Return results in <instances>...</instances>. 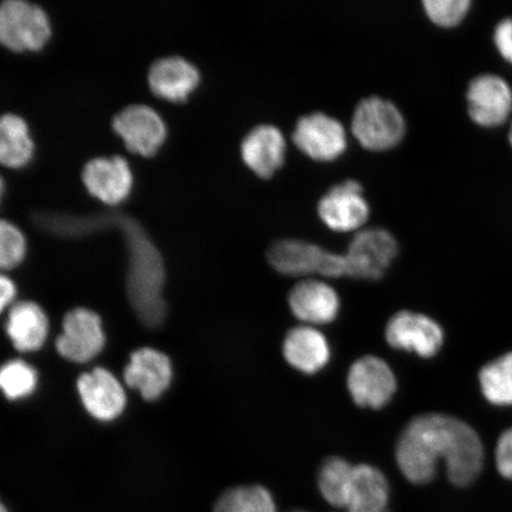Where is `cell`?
Instances as JSON below:
<instances>
[{
	"label": "cell",
	"instance_id": "8",
	"mask_svg": "<svg viewBox=\"0 0 512 512\" xmlns=\"http://www.w3.org/2000/svg\"><path fill=\"white\" fill-rule=\"evenodd\" d=\"M105 343V332L98 313L79 307L64 317L56 348L68 361L87 363L100 354Z\"/></svg>",
	"mask_w": 512,
	"mask_h": 512
},
{
	"label": "cell",
	"instance_id": "26",
	"mask_svg": "<svg viewBox=\"0 0 512 512\" xmlns=\"http://www.w3.org/2000/svg\"><path fill=\"white\" fill-rule=\"evenodd\" d=\"M214 512H277L273 497L259 485L229 489L216 502Z\"/></svg>",
	"mask_w": 512,
	"mask_h": 512
},
{
	"label": "cell",
	"instance_id": "18",
	"mask_svg": "<svg viewBox=\"0 0 512 512\" xmlns=\"http://www.w3.org/2000/svg\"><path fill=\"white\" fill-rule=\"evenodd\" d=\"M200 82V70L182 56L162 57L153 62L149 70L151 91L169 101L187 100Z\"/></svg>",
	"mask_w": 512,
	"mask_h": 512
},
{
	"label": "cell",
	"instance_id": "32",
	"mask_svg": "<svg viewBox=\"0 0 512 512\" xmlns=\"http://www.w3.org/2000/svg\"><path fill=\"white\" fill-rule=\"evenodd\" d=\"M17 288L9 277L0 273V313L8 307L16 298Z\"/></svg>",
	"mask_w": 512,
	"mask_h": 512
},
{
	"label": "cell",
	"instance_id": "9",
	"mask_svg": "<svg viewBox=\"0 0 512 512\" xmlns=\"http://www.w3.org/2000/svg\"><path fill=\"white\" fill-rule=\"evenodd\" d=\"M319 219L335 232H351L361 228L369 219L370 207L363 187L355 179L336 184L320 198Z\"/></svg>",
	"mask_w": 512,
	"mask_h": 512
},
{
	"label": "cell",
	"instance_id": "23",
	"mask_svg": "<svg viewBox=\"0 0 512 512\" xmlns=\"http://www.w3.org/2000/svg\"><path fill=\"white\" fill-rule=\"evenodd\" d=\"M35 143L27 121L21 115H0V163L19 168L34 156Z\"/></svg>",
	"mask_w": 512,
	"mask_h": 512
},
{
	"label": "cell",
	"instance_id": "34",
	"mask_svg": "<svg viewBox=\"0 0 512 512\" xmlns=\"http://www.w3.org/2000/svg\"><path fill=\"white\" fill-rule=\"evenodd\" d=\"M0 512H9L8 510H6L2 502H0Z\"/></svg>",
	"mask_w": 512,
	"mask_h": 512
},
{
	"label": "cell",
	"instance_id": "15",
	"mask_svg": "<svg viewBox=\"0 0 512 512\" xmlns=\"http://www.w3.org/2000/svg\"><path fill=\"white\" fill-rule=\"evenodd\" d=\"M172 375L170 358L152 348L133 351L124 373L127 386L147 401L158 400L169 389Z\"/></svg>",
	"mask_w": 512,
	"mask_h": 512
},
{
	"label": "cell",
	"instance_id": "36",
	"mask_svg": "<svg viewBox=\"0 0 512 512\" xmlns=\"http://www.w3.org/2000/svg\"><path fill=\"white\" fill-rule=\"evenodd\" d=\"M293 512H306V511H293Z\"/></svg>",
	"mask_w": 512,
	"mask_h": 512
},
{
	"label": "cell",
	"instance_id": "25",
	"mask_svg": "<svg viewBox=\"0 0 512 512\" xmlns=\"http://www.w3.org/2000/svg\"><path fill=\"white\" fill-rule=\"evenodd\" d=\"M479 382L492 405L512 406V352L486 364L480 370Z\"/></svg>",
	"mask_w": 512,
	"mask_h": 512
},
{
	"label": "cell",
	"instance_id": "1",
	"mask_svg": "<svg viewBox=\"0 0 512 512\" xmlns=\"http://www.w3.org/2000/svg\"><path fill=\"white\" fill-rule=\"evenodd\" d=\"M440 460L457 486L475 482L483 470L484 446L472 427L444 414H426L413 419L396 445V462L413 484H427L435 477Z\"/></svg>",
	"mask_w": 512,
	"mask_h": 512
},
{
	"label": "cell",
	"instance_id": "28",
	"mask_svg": "<svg viewBox=\"0 0 512 512\" xmlns=\"http://www.w3.org/2000/svg\"><path fill=\"white\" fill-rule=\"evenodd\" d=\"M27 239L11 221L0 219V271L21 264L27 254Z\"/></svg>",
	"mask_w": 512,
	"mask_h": 512
},
{
	"label": "cell",
	"instance_id": "13",
	"mask_svg": "<svg viewBox=\"0 0 512 512\" xmlns=\"http://www.w3.org/2000/svg\"><path fill=\"white\" fill-rule=\"evenodd\" d=\"M78 390L83 406L96 420L112 421L125 411V389L110 370L95 368L82 374Z\"/></svg>",
	"mask_w": 512,
	"mask_h": 512
},
{
	"label": "cell",
	"instance_id": "4",
	"mask_svg": "<svg viewBox=\"0 0 512 512\" xmlns=\"http://www.w3.org/2000/svg\"><path fill=\"white\" fill-rule=\"evenodd\" d=\"M351 128L364 149L386 151L401 143L406 134V121L392 101L369 96L356 106Z\"/></svg>",
	"mask_w": 512,
	"mask_h": 512
},
{
	"label": "cell",
	"instance_id": "24",
	"mask_svg": "<svg viewBox=\"0 0 512 512\" xmlns=\"http://www.w3.org/2000/svg\"><path fill=\"white\" fill-rule=\"evenodd\" d=\"M355 466L339 457L326 459L320 467L318 486L320 494L332 507L347 508L349 490Z\"/></svg>",
	"mask_w": 512,
	"mask_h": 512
},
{
	"label": "cell",
	"instance_id": "22",
	"mask_svg": "<svg viewBox=\"0 0 512 512\" xmlns=\"http://www.w3.org/2000/svg\"><path fill=\"white\" fill-rule=\"evenodd\" d=\"M389 484L383 473L371 465H357L352 475L345 512L387 511Z\"/></svg>",
	"mask_w": 512,
	"mask_h": 512
},
{
	"label": "cell",
	"instance_id": "5",
	"mask_svg": "<svg viewBox=\"0 0 512 512\" xmlns=\"http://www.w3.org/2000/svg\"><path fill=\"white\" fill-rule=\"evenodd\" d=\"M51 34L47 12L27 0H5L0 4V43L12 50H38Z\"/></svg>",
	"mask_w": 512,
	"mask_h": 512
},
{
	"label": "cell",
	"instance_id": "21",
	"mask_svg": "<svg viewBox=\"0 0 512 512\" xmlns=\"http://www.w3.org/2000/svg\"><path fill=\"white\" fill-rule=\"evenodd\" d=\"M6 334L18 351L41 349L49 334L46 312L34 302H21L12 306L6 322Z\"/></svg>",
	"mask_w": 512,
	"mask_h": 512
},
{
	"label": "cell",
	"instance_id": "33",
	"mask_svg": "<svg viewBox=\"0 0 512 512\" xmlns=\"http://www.w3.org/2000/svg\"><path fill=\"white\" fill-rule=\"evenodd\" d=\"M3 191H4V181H3L2 176H0V198H2Z\"/></svg>",
	"mask_w": 512,
	"mask_h": 512
},
{
	"label": "cell",
	"instance_id": "35",
	"mask_svg": "<svg viewBox=\"0 0 512 512\" xmlns=\"http://www.w3.org/2000/svg\"><path fill=\"white\" fill-rule=\"evenodd\" d=\"M509 140H510V144L512 146V125H511V128H510Z\"/></svg>",
	"mask_w": 512,
	"mask_h": 512
},
{
	"label": "cell",
	"instance_id": "29",
	"mask_svg": "<svg viewBox=\"0 0 512 512\" xmlns=\"http://www.w3.org/2000/svg\"><path fill=\"white\" fill-rule=\"evenodd\" d=\"M469 0H425L424 8L428 17L440 27H454L463 21L470 9Z\"/></svg>",
	"mask_w": 512,
	"mask_h": 512
},
{
	"label": "cell",
	"instance_id": "19",
	"mask_svg": "<svg viewBox=\"0 0 512 512\" xmlns=\"http://www.w3.org/2000/svg\"><path fill=\"white\" fill-rule=\"evenodd\" d=\"M288 304L294 316L310 324L334 322L341 310L337 292L319 280H305L294 286Z\"/></svg>",
	"mask_w": 512,
	"mask_h": 512
},
{
	"label": "cell",
	"instance_id": "27",
	"mask_svg": "<svg viewBox=\"0 0 512 512\" xmlns=\"http://www.w3.org/2000/svg\"><path fill=\"white\" fill-rule=\"evenodd\" d=\"M37 371L23 360H12L0 367V392L9 400H22L35 392Z\"/></svg>",
	"mask_w": 512,
	"mask_h": 512
},
{
	"label": "cell",
	"instance_id": "7",
	"mask_svg": "<svg viewBox=\"0 0 512 512\" xmlns=\"http://www.w3.org/2000/svg\"><path fill=\"white\" fill-rule=\"evenodd\" d=\"M292 138L300 151L317 162L338 159L348 146L347 132L341 121L323 112L300 118Z\"/></svg>",
	"mask_w": 512,
	"mask_h": 512
},
{
	"label": "cell",
	"instance_id": "6",
	"mask_svg": "<svg viewBox=\"0 0 512 512\" xmlns=\"http://www.w3.org/2000/svg\"><path fill=\"white\" fill-rule=\"evenodd\" d=\"M398 253V241L387 229H363L351 240L348 251L344 254L348 277L380 280Z\"/></svg>",
	"mask_w": 512,
	"mask_h": 512
},
{
	"label": "cell",
	"instance_id": "14",
	"mask_svg": "<svg viewBox=\"0 0 512 512\" xmlns=\"http://www.w3.org/2000/svg\"><path fill=\"white\" fill-rule=\"evenodd\" d=\"M82 179L93 196L108 204L123 202L133 188L131 166L121 156L89 160L83 168Z\"/></svg>",
	"mask_w": 512,
	"mask_h": 512
},
{
	"label": "cell",
	"instance_id": "12",
	"mask_svg": "<svg viewBox=\"0 0 512 512\" xmlns=\"http://www.w3.org/2000/svg\"><path fill=\"white\" fill-rule=\"evenodd\" d=\"M113 128L124 139L128 150L143 156L155 155L168 133L160 114L145 104L123 108L115 114Z\"/></svg>",
	"mask_w": 512,
	"mask_h": 512
},
{
	"label": "cell",
	"instance_id": "30",
	"mask_svg": "<svg viewBox=\"0 0 512 512\" xmlns=\"http://www.w3.org/2000/svg\"><path fill=\"white\" fill-rule=\"evenodd\" d=\"M496 462L499 473L512 480V427L499 438L496 448Z\"/></svg>",
	"mask_w": 512,
	"mask_h": 512
},
{
	"label": "cell",
	"instance_id": "20",
	"mask_svg": "<svg viewBox=\"0 0 512 512\" xmlns=\"http://www.w3.org/2000/svg\"><path fill=\"white\" fill-rule=\"evenodd\" d=\"M284 356L294 369L313 375L330 362L331 349L323 334L310 326H298L288 332Z\"/></svg>",
	"mask_w": 512,
	"mask_h": 512
},
{
	"label": "cell",
	"instance_id": "3",
	"mask_svg": "<svg viewBox=\"0 0 512 512\" xmlns=\"http://www.w3.org/2000/svg\"><path fill=\"white\" fill-rule=\"evenodd\" d=\"M267 259L275 271L290 277L320 274L324 277H348L344 254L326 251L315 243L298 239L274 242L268 249Z\"/></svg>",
	"mask_w": 512,
	"mask_h": 512
},
{
	"label": "cell",
	"instance_id": "37",
	"mask_svg": "<svg viewBox=\"0 0 512 512\" xmlns=\"http://www.w3.org/2000/svg\"><path fill=\"white\" fill-rule=\"evenodd\" d=\"M345 512V511H344ZM383 512H388V511H383Z\"/></svg>",
	"mask_w": 512,
	"mask_h": 512
},
{
	"label": "cell",
	"instance_id": "16",
	"mask_svg": "<svg viewBox=\"0 0 512 512\" xmlns=\"http://www.w3.org/2000/svg\"><path fill=\"white\" fill-rule=\"evenodd\" d=\"M467 101L472 120L484 127L503 124L512 111L511 88L496 75H480L473 80Z\"/></svg>",
	"mask_w": 512,
	"mask_h": 512
},
{
	"label": "cell",
	"instance_id": "11",
	"mask_svg": "<svg viewBox=\"0 0 512 512\" xmlns=\"http://www.w3.org/2000/svg\"><path fill=\"white\" fill-rule=\"evenodd\" d=\"M390 347L414 352L422 358L438 354L444 343V331L435 320L411 311H401L390 318L386 328Z\"/></svg>",
	"mask_w": 512,
	"mask_h": 512
},
{
	"label": "cell",
	"instance_id": "2",
	"mask_svg": "<svg viewBox=\"0 0 512 512\" xmlns=\"http://www.w3.org/2000/svg\"><path fill=\"white\" fill-rule=\"evenodd\" d=\"M118 227L127 252L126 290L134 313L146 328L157 329L166 317L163 296L165 267L162 254L143 224L120 211L87 215L64 214V238H82L106 227Z\"/></svg>",
	"mask_w": 512,
	"mask_h": 512
},
{
	"label": "cell",
	"instance_id": "10",
	"mask_svg": "<svg viewBox=\"0 0 512 512\" xmlns=\"http://www.w3.org/2000/svg\"><path fill=\"white\" fill-rule=\"evenodd\" d=\"M396 388L398 383L393 370L379 357H362L349 370L348 389L357 406L373 409L386 407L393 399Z\"/></svg>",
	"mask_w": 512,
	"mask_h": 512
},
{
	"label": "cell",
	"instance_id": "31",
	"mask_svg": "<svg viewBox=\"0 0 512 512\" xmlns=\"http://www.w3.org/2000/svg\"><path fill=\"white\" fill-rule=\"evenodd\" d=\"M495 43L499 53L512 64V18L504 19L498 24Z\"/></svg>",
	"mask_w": 512,
	"mask_h": 512
},
{
	"label": "cell",
	"instance_id": "17",
	"mask_svg": "<svg viewBox=\"0 0 512 512\" xmlns=\"http://www.w3.org/2000/svg\"><path fill=\"white\" fill-rule=\"evenodd\" d=\"M241 157L247 168L260 178H271L285 163L286 140L277 126L262 124L246 134Z\"/></svg>",
	"mask_w": 512,
	"mask_h": 512
}]
</instances>
